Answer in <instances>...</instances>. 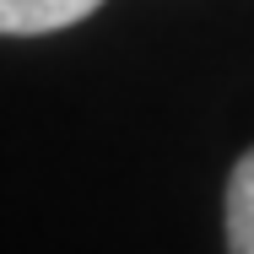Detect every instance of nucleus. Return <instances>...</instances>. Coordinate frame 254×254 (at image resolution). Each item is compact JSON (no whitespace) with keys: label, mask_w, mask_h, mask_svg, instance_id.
Returning a JSON list of instances; mask_svg holds the SVG:
<instances>
[{"label":"nucleus","mask_w":254,"mask_h":254,"mask_svg":"<svg viewBox=\"0 0 254 254\" xmlns=\"http://www.w3.org/2000/svg\"><path fill=\"white\" fill-rule=\"evenodd\" d=\"M103 0H0V33L27 38V33H60L81 16H92Z\"/></svg>","instance_id":"f257e3e1"},{"label":"nucleus","mask_w":254,"mask_h":254,"mask_svg":"<svg viewBox=\"0 0 254 254\" xmlns=\"http://www.w3.org/2000/svg\"><path fill=\"white\" fill-rule=\"evenodd\" d=\"M227 254H254V146L227 179Z\"/></svg>","instance_id":"f03ea898"}]
</instances>
